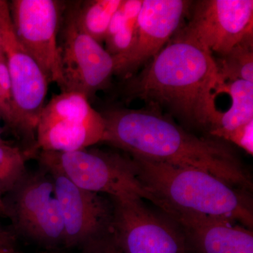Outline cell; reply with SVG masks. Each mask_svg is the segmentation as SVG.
<instances>
[{"label":"cell","instance_id":"6da1fadb","mask_svg":"<svg viewBox=\"0 0 253 253\" xmlns=\"http://www.w3.org/2000/svg\"><path fill=\"white\" fill-rule=\"evenodd\" d=\"M101 114V143L130 156L201 169L245 192L253 189L249 172L222 139L196 135L154 108H115Z\"/></svg>","mask_w":253,"mask_h":253},{"label":"cell","instance_id":"d6986e66","mask_svg":"<svg viewBox=\"0 0 253 253\" xmlns=\"http://www.w3.org/2000/svg\"><path fill=\"white\" fill-rule=\"evenodd\" d=\"M253 121L233 131L225 140L234 143L248 154L253 155Z\"/></svg>","mask_w":253,"mask_h":253},{"label":"cell","instance_id":"ba28073f","mask_svg":"<svg viewBox=\"0 0 253 253\" xmlns=\"http://www.w3.org/2000/svg\"><path fill=\"white\" fill-rule=\"evenodd\" d=\"M63 89L91 99L109 89L114 76V59L102 44L78 26L69 2L63 13L59 39Z\"/></svg>","mask_w":253,"mask_h":253},{"label":"cell","instance_id":"5b68a950","mask_svg":"<svg viewBox=\"0 0 253 253\" xmlns=\"http://www.w3.org/2000/svg\"><path fill=\"white\" fill-rule=\"evenodd\" d=\"M1 49L11 80L15 115L13 134L36 151V129L45 106L49 82L39 65L28 54L15 34L8 1L0 0Z\"/></svg>","mask_w":253,"mask_h":253},{"label":"cell","instance_id":"7a4b0ae2","mask_svg":"<svg viewBox=\"0 0 253 253\" xmlns=\"http://www.w3.org/2000/svg\"><path fill=\"white\" fill-rule=\"evenodd\" d=\"M217 61L194 40L176 32L142 71L123 80L119 94L126 102L141 100L166 111L187 128L208 131V108L219 80Z\"/></svg>","mask_w":253,"mask_h":253},{"label":"cell","instance_id":"e0dca14e","mask_svg":"<svg viewBox=\"0 0 253 253\" xmlns=\"http://www.w3.org/2000/svg\"><path fill=\"white\" fill-rule=\"evenodd\" d=\"M36 155L6 142L0 144V198L4 199L26 175L28 158Z\"/></svg>","mask_w":253,"mask_h":253},{"label":"cell","instance_id":"3957f363","mask_svg":"<svg viewBox=\"0 0 253 253\" xmlns=\"http://www.w3.org/2000/svg\"><path fill=\"white\" fill-rule=\"evenodd\" d=\"M130 157L136 175L152 196L153 204L164 214L178 212L223 218L252 229V206L246 192L201 169Z\"/></svg>","mask_w":253,"mask_h":253},{"label":"cell","instance_id":"8992f818","mask_svg":"<svg viewBox=\"0 0 253 253\" xmlns=\"http://www.w3.org/2000/svg\"><path fill=\"white\" fill-rule=\"evenodd\" d=\"M105 121L85 95L61 91L42 111L36 129V148L41 151L72 152L101 142Z\"/></svg>","mask_w":253,"mask_h":253},{"label":"cell","instance_id":"30bf717a","mask_svg":"<svg viewBox=\"0 0 253 253\" xmlns=\"http://www.w3.org/2000/svg\"><path fill=\"white\" fill-rule=\"evenodd\" d=\"M16 38L39 65L49 83L63 89L59 33L66 1L12 0L8 2Z\"/></svg>","mask_w":253,"mask_h":253},{"label":"cell","instance_id":"52a82bcc","mask_svg":"<svg viewBox=\"0 0 253 253\" xmlns=\"http://www.w3.org/2000/svg\"><path fill=\"white\" fill-rule=\"evenodd\" d=\"M4 201L11 227L18 236L49 247L63 246L62 214L48 171L41 168L37 172H27Z\"/></svg>","mask_w":253,"mask_h":253},{"label":"cell","instance_id":"8fae6325","mask_svg":"<svg viewBox=\"0 0 253 253\" xmlns=\"http://www.w3.org/2000/svg\"><path fill=\"white\" fill-rule=\"evenodd\" d=\"M191 3L186 0H143L130 47L113 57L114 75L126 79L154 59L179 31Z\"/></svg>","mask_w":253,"mask_h":253},{"label":"cell","instance_id":"9a60e30c","mask_svg":"<svg viewBox=\"0 0 253 253\" xmlns=\"http://www.w3.org/2000/svg\"><path fill=\"white\" fill-rule=\"evenodd\" d=\"M222 79L230 94V104L214 120L208 133L210 136L225 140L233 131L253 121V83Z\"/></svg>","mask_w":253,"mask_h":253},{"label":"cell","instance_id":"ffe728a7","mask_svg":"<svg viewBox=\"0 0 253 253\" xmlns=\"http://www.w3.org/2000/svg\"><path fill=\"white\" fill-rule=\"evenodd\" d=\"M83 249V253H124L113 239L112 234L89 243Z\"/></svg>","mask_w":253,"mask_h":253},{"label":"cell","instance_id":"ac0fdd59","mask_svg":"<svg viewBox=\"0 0 253 253\" xmlns=\"http://www.w3.org/2000/svg\"><path fill=\"white\" fill-rule=\"evenodd\" d=\"M217 64L221 78L253 83V32L246 35Z\"/></svg>","mask_w":253,"mask_h":253},{"label":"cell","instance_id":"44dd1931","mask_svg":"<svg viewBox=\"0 0 253 253\" xmlns=\"http://www.w3.org/2000/svg\"><path fill=\"white\" fill-rule=\"evenodd\" d=\"M17 237L11 226L0 224V253H24L18 249Z\"/></svg>","mask_w":253,"mask_h":253},{"label":"cell","instance_id":"603a6c76","mask_svg":"<svg viewBox=\"0 0 253 253\" xmlns=\"http://www.w3.org/2000/svg\"><path fill=\"white\" fill-rule=\"evenodd\" d=\"M6 141L3 140L2 138H1V129H0V144H3V143H5Z\"/></svg>","mask_w":253,"mask_h":253},{"label":"cell","instance_id":"277c9868","mask_svg":"<svg viewBox=\"0 0 253 253\" xmlns=\"http://www.w3.org/2000/svg\"><path fill=\"white\" fill-rule=\"evenodd\" d=\"M41 168L57 171L82 189L111 198H139L153 203L136 175L129 155L87 149L72 152L41 151Z\"/></svg>","mask_w":253,"mask_h":253},{"label":"cell","instance_id":"cb8c5ba5","mask_svg":"<svg viewBox=\"0 0 253 253\" xmlns=\"http://www.w3.org/2000/svg\"><path fill=\"white\" fill-rule=\"evenodd\" d=\"M1 47V32H0V48Z\"/></svg>","mask_w":253,"mask_h":253},{"label":"cell","instance_id":"7c38bea8","mask_svg":"<svg viewBox=\"0 0 253 253\" xmlns=\"http://www.w3.org/2000/svg\"><path fill=\"white\" fill-rule=\"evenodd\" d=\"M188 24L179 31L221 57L253 32V0L192 1Z\"/></svg>","mask_w":253,"mask_h":253},{"label":"cell","instance_id":"7402d4cb","mask_svg":"<svg viewBox=\"0 0 253 253\" xmlns=\"http://www.w3.org/2000/svg\"><path fill=\"white\" fill-rule=\"evenodd\" d=\"M0 217L8 218L7 209L5 206L4 199L0 198Z\"/></svg>","mask_w":253,"mask_h":253},{"label":"cell","instance_id":"9c48e42d","mask_svg":"<svg viewBox=\"0 0 253 253\" xmlns=\"http://www.w3.org/2000/svg\"><path fill=\"white\" fill-rule=\"evenodd\" d=\"M111 199L112 236L123 253H187L182 231L166 214L150 209L139 198Z\"/></svg>","mask_w":253,"mask_h":253},{"label":"cell","instance_id":"5bb4252c","mask_svg":"<svg viewBox=\"0 0 253 253\" xmlns=\"http://www.w3.org/2000/svg\"><path fill=\"white\" fill-rule=\"evenodd\" d=\"M166 215L198 253H253V231L237 221L184 212Z\"/></svg>","mask_w":253,"mask_h":253},{"label":"cell","instance_id":"2e32d148","mask_svg":"<svg viewBox=\"0 0 253 253\" xmlns=\"http://www.w3.org/2000/svg\"><path fill=\"white\" fill-rule=\"evenodd\" d=\"M123 0H86L70 1L76 22L84 33L100 44L106 39L113 14Z\"/></svg>","mask_w":253,"mask_h":253},{"label":"cell","instance_id":"4fadbf2b","mask_svg":"<svg viewBox=\"0 0 253 253\" xmlns=\"http://www.w3.org/2000/svg\"><path fill=\"white\" fill-rule=\"evenodd\" d=\"M44 169L52 176L55 196L62 214L63 246L83 248L112 234V199L82 189L57 171Z\"/></svg>","mask_w":253,"mask_h":253}]
</instances>
